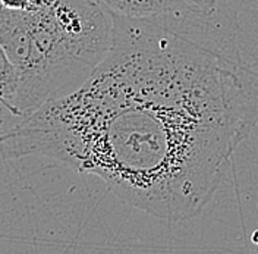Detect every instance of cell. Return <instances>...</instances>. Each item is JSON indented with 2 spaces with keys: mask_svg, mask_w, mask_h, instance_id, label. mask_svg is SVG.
<instances>
[{
  "mask_svg": "<svg viewBox=\"0 0 258 254\" xmlns=\"http://www.w3.org/2000/svg\"><path fill=\"white\" fill-rule=\"evenodd\" d=\"M113 15L107 56L77 90L0 132V160L48 158L96 175L147 215L192 219L258 122V90L233 19L219 8Z\"/></svg>",
  "mask_w": 258,
  "mask_h": 254,
  "instance_id": "obj_1",
  "label": "cell"
},
{
  "mask_svg": "<svg viewBox=\"0 0 258 254\" xmlns=\"http://www.w3.org/2000/svg\"><path fill=\"white\" fill-rule=\"evenodd\" d=\"M113 37L114 15L101 0H32L27 11L0 3V44L18 69L19 115L77 90Z\"/></svg>",
  "mask_w": 258,
  "mask_h": 254,
  "instance_id": "obj_2",
  "label": "cell"
},
{
  "mask_svg": "<svg viewBox=\"0 0 258 254\" xmlns=\"http://www.w3.org/2000/svg\"><path fill=\"white\" fill-rule=\"evenodd\" d=\"M113 14L128 18H150L167 14L211 12L219 0H101Z\"/></svg>",
  "mask_w": 258,
  "mask_h": 254,
  "instance_id": "obj_3",
  "label": "cell"
},
{
  "mask_svg": "<svg viewBox=\"0 0 258 254\" xmlns=\"http://www.w3.org/2000/svg\"><path fill=\"white\" fill-rule=\"evenodd\" d=\"M19 87L18 69L0 44V103L6 106L15 116H21L16 111V97Z\"/></svg>",
  "mask_w": 258,
  "mask_h": 254,
  "instance_id": "obj_4",
  "label": "cell"
},
{
  "mask_svg": "<svg viewBox=\"0 0 258 254\" xmlns=\"http://www.w3.org/2000/svg\"><path fill=\"white\" fill-rule=\"evenodd\" d=\"M21 118L22 116H15L6 106H3L0 103V132H3V131L14 127Z\"/></svg>",
  "mask_w": 258,
  "mask_h": 254,
  "instance_id": "obj_5",
  "label": "cell"
},
{
  "mask_svg": "<svg viewBox=\"0 0 258 254\" xmlns=\"http://www.w3.org/2000/svg\"><path fill=\"white\" fill-rule=\"evenodd\" d=\"M0 3L8 8V9H14V11H27L30 9L32 0H0Z\"/></svg>",
  "mask_w": 258,
  "mask_h": 254,
  "instance_id": "obj_6",
  "label": "cell"
},
{
  "mask_svg": "<svg viewBox=\"0 0 258 254\" xmlns=\"http://www.w3.org/2000/svg\"><path fill=\"white\" fill-rule=\"evenodd\" d=\"M252 241H254L255 244H258V231L254 234V235H252Z\"/></svg>",
  "mask_w": 258,
  "mask_h": 254,
  "instance_id": "obj_7",
  "label": "cell"
}]
</instances>
